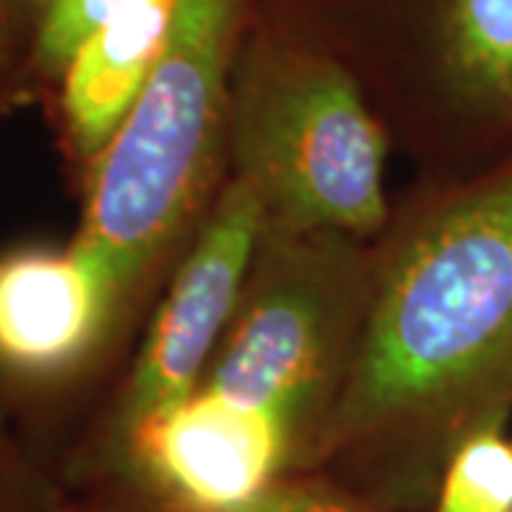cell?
<instances>
[{"instance_id":"1","label":"cell","mask_w":512,"mask_h":512,"mask_svg":"<svg viewBox=\"0 0 512 512\" xmlns=\"http://www.w3.org/2000/svg\"><path fill=\"white\" fill-rule=\"evenodd\" d=\"M512 407V165L419 208L379 248L356 348L291 476L419 510L458 444Z\"/></svg>"},{"instance_id":"2","label":"cell","mask_w":512,"mask_h":512,"mask_svg":"<svg viewBox=\"0 0 512 512\" xmlns=\"http://www.w3.org/2000/svg\"><path fill=\"white\" fill-rule=\"evenodd\" d=\"M242 37L245 0H177L157 69L89 168L72 242L109 271L126 305L217 197Z\"/></svg>"},{"instance_id":"3","label":"cell","mask_w":512,"mask_h":512,"mask_svg":"<svg viewBox=\"0 0 512 512\" xmlns=\"http://www.w3.org/2000/svg\"><path fill=\"white\" fill-rule=\"evenodd\" d=\"M384 157L382 120L339 57L288 32H245L225 163L254 188L268 225L370 242L387 222Z\"/></svg>"},{"instance_id":"4","label":"cell","mask_w":512,"mask_h":512,"mask_svg":"<svg viewBox=\"0 0 512 512\" xmlns=\"http://www.w3.org/2000/svg\"><path fill=\"white\" fill-rule=\"evenodd\" d=\"M376 262L367 239L265 222L237 313L202 376V390L291 433V473L342 387Z\"/></svg>"},{"instance_id":"5","label":"cell","mask_w":512,"mask_h":512,"mask_svg":"<svg viewBox=\"0 0 512 512\" xmlns=\"http://www.w3.org/2000/svg\"><path fill=\"white\" fill-rule=\"evenodd\" d=\"M265 205L239 177H225L111 410L100 447L188 399L231 325L265 231Z\"/></svg>"},{"instance_id":"6","label":"cell","mask_w":512,"mask_h":512,"mask_svg":"<svg viewBox=\"0 0 512 512\" xmlns=\"http://www.w3.org/2000/svg\"><path fill=\"white\" fill-rule=\"evenodd\" d=\"M92 461L109 490L174 510L234 512L291 473L293 439L274 416L197 387L97 447Z\"/></svg>"},{"instance_id":"7","label":"cell","mask_w":512,"mask_h":512,"mask_svg":"<svg viewBox=\"0 0 512 512\" xmlns=\"http://www.w3.org/2000/svg\"><path fill=\"white\" fill-rule=\"evenodd\" d=\"M126 299L77 242L0 254V376L55 384L74 376L109 339Z\"/></svg>"},{"instance_id":"8","label":"cell","mask_w":512,"mask_h":512,"mask_svg":"<svg viewBox=\"0 0 512 512\" xmlns=\"http://www.w3.org/2000/svg\"><path fill=\"white\" fill-rule=\"evenodd\" d=\"M419 60L450 120L481 134L512 131V0H424Z\"/></svg>"},{"instance_id":"9","label":"cell","mask_w":512,"mask_h":512,"mask_svg":"<svg viewBox=\"0 0 512 512\" xmlns=\"http://www.w3.org/2000/svg\"><path fill=\"white\" fill-rule=\"evenodd\" d=\"M177 0H151L94 32L57 80L63 137L77 163H92L126 123L168 43Z\"/></svg>"},{"instance_id":"10","label":"cell","mask_w":512,"mask_h":512,"mask_svg":"<svg viewBox=\"0 0 512 512\" xmlns=\"http://www.w3.org/2000/svg\"><path fill=\"white\" fill-rule=\"evenodd\" d=\"M490 424L458 444L441 473L436 512H512V444Z\"/></svg>"},{"instance_id":"11","label":"cell","mask_w":512,"mask_h":512,"mask_svg":"<svg viewBox=\"0 0 512 512\" xmlns=\"http://www.w3.org/2000/svg\"><path fill=\"white\" fill-rule=\"evenodd\" d=\"M143 3L151 0H43L26 40V77L57 83L94 32Z\"/></svg>"},{"instance_id":"12","label":"cell","mask_w":512,"mask_h":512,"mask_svg":"<svg viewBox=\"0 0 512 512\" xmlns=\"http://www.w3.org/2000/svg\"><path fill=\"white\" fill-rule=\"evenodd\" d=\"M69 504L55 478L0 424V512H69Z\"/></svg>"},{"instance_id":"13","label":"cell","mask_w":512,"mask_h":512,"mask_svg":"<svg viewBox=\"0 0 512 512\" xmlns=\"http://www.w3.org/2000/svg\"><path fill=\"white\" fill-rule=\"evenodd\" d=\"M234 512H382L311 476H285Z\"/></svg>"},{"instance_id":"14","label":"cell","mask_w":512,"mask_h":512,"mask_svg":"<svg viewBox=\"0 0 512 512\" xmlns=\"http://www.w3.org/2000/svg\"><path fill=\"white\" fill-rule=\"evenodd\" d=\"M26 40L29 26L9 0H0V109L26 80Z\"/></svg>"},{"instance_id":"15","label":"cell","mask_w":512,"mask_h":512,"mask_svg":"<svg viewBox=\"0 0 512 512\" xmlns=\"http://www.w3.org/2000/svg\"><path fill=\"white\" fill-rule=\"evenodd\" d=\"M69 512H168L160 504L148 501L143 495L126 493V490H103L89 501H72Z\"/></svg>"},{"instance_id":"16","label":"cell","mask_w":512,"mask_h":512,"mask_svg":"<svg viewBox=\"0 0 512 512\" xmlns=\"http://www.w3.org/2000/svg\"><path fill=\"white\" fill-rule=\"evenodd\" d=\"M9 3H12V9L20 15V20L32 29V20H35L37 9H40L43 0H9Z\"/></svg>"},{"instance_id":"17","label":"cell","mask_w":512,"mask_h":512,"mask_svg":"<svg viewBox=\"0 0 512 512\" xmlns=\"http://www.w3.org/2000/svg\"><path fill=\"white\" fill-rule=\"evenodd\" d=\"M160 507H163V504H160ZM163 510H168V512H191V510H174V507H163Z\"/></svg>"}]
</instances>
